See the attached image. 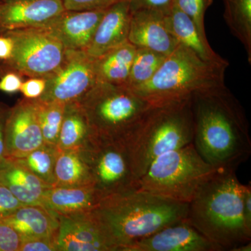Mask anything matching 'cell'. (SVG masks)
Wrapping results in <instances>:
<instances>
[{
  "instance_id": "f1b7e54d",
  "label": "cell",
  "mask_w": 251,
  "mask_h": 251,
  "mask_svg": "<svg viewBox=\"0 0 251 251\" xmlns=\"http://www.w3.org/2000/svg\"><path fill=\"white\" fill-rule=\"evenodd\" d=\"M213 2L214 0H174L173 4L189 16L201 35L206 38L204 18Z\"/></svg>"
},
{
  "instance_id": "484cf974",
  "label": "cell",
  "mask_w": 251,
  "mask_h": 251,
  "mask_svg": "<svg viewBox=\"0 0 251 251\" xmlns=\"http://www.w3.org/2000/svg\"><path fill=\"white\" fill-rule=\"evenodd\" d=\"M58 153L57 146L44 143L26 156L16 158L44 184L52 187L55 185L54 168Z\"/></svg>"
},
{
  "instance_id": "6da1fadb",
  "label": "cell",
  "mask_w": 251,
  "mask_h": 251,
  "mask_svg": "<svg viewBox=\"0 0 251 251\" xmlns=\"http://www.w3.org/2000/svg\"><path fill=\"white\" fill-rule=\"evenodd\" d=\"M191 101L198 152L213 166L236 171L251 153L242 105L226 85L198 91Z\"/></svg>"
},
{
  "instance_id": "7c38bea8",
  "label": "cell",
  "mask_w": 251,
  "mask_h": 251,
  "mask_svg": "<svg viewBox=\"0 0 251 251\" xmlns=\"http://www.w3.org/2000/svg\"><path fill=\"white\" fill-rule=\"evenodd\" d=\"M64 10L62 0H0V36L44 27Z\"/></svg>"
},
{
  "instance_id": "30bf717a",
  "label": "cell",
  "mask_w": 251,
  "mask_h": 251,
  "mask_svg": "<svg viewBox=\"0 0 251 251\" xmlns=\"http://www.w3.org/2000/svg\"><path fill=\"white\" fill-rule=\"evenodd\" d=\"M94 58L83 50H66L59 67L46 79L43 101L69 103L80 100L97 83Z\"/></svg>"
},
{
  "instance_id": "ba28073f",
  "label": "cell",
  "mask_w": 251,
  "mask_h": 251,
  "mask_svg": "<svg viewBox=\"0 0 251 251\" xmlns=\"http://www.w3.org/2000/svg\"><path fill=\"white\" fill-rule=\"evenodd\" d=\"M14 43L9 59L0 61V76L18 73L23 77H47L62 63L66 49L60 41L44 28H27L9 31Z\"/></svg>"
},
{
  "instance_id": "52a82bcc",
  "label": "cell",
  "mask_w": 251,
  "mask_h": 251,
  "mask_svg": "<svg viewBox=\"0 0 251 251\" xmlns=\"http://www.w3.org/2000/svg\"><path fill=\"white\" fill-rule=\"evenodd\" d=\"M99 136L123 141L151 104L126 86L97 82L79 100Z\"/></svg>"
},
{
  "instance_id": "f546056e",
  "label": "cell",
  "mask_w": 251,
  "mask_h": 251,
  "mask_svg": "<svg viewBox=\"0 0 251 251\" xmlns=\"http://www.w3.org/2000/svg\"><path fill=\"white\" fill-rule=\"evenodd\" d=\"M67 10L86 11V10L106 9L112 5L125 0H62Z\"/></svg>"
},
{
  "instance_id": "ac0fdd59",
  "label": "cell",
  "mask_w": 251,
  "mask_h": 251,
  "mask_svg": "<svg viewBox=\"0 0 251 251\" xmlns=\"http://www.w3.org/2000/svg\"><path fill=\"white\" fill-rule=\"evenodd\" d=\"M0 222L11 226L19 234L21 239H57L58 234V216L41 204L23 205Z\"/></svg>"
},
{
  "instance_id": "8992f818",
  "label": "cell",
  "mask_w": 251,
  "mask_h": 251,
  "mask_svg": "<svg viewBox=\"0 0 251 251\" xmlns=\"http://www.w3.org/2000/svg\"><path fill=\"white\" fill-rule=\"evenodd\" d=\"M221 170L206 162L192 143L156 158L137 181V189L189 203L200 188Z\"/></svg>"
},
{
  "instance_id": "836d02e7",
  "label": "cell",
  "mask_w": 251,
  "mask_h": 251,
  "mask_svg": "<svg viewBox=\"0 0 251 251\" xmlns=\"http://www.w3.org/2000/svg\"><path fill=\"white\" fill-rule=\"evenodd\" d=\"M46 85L45 77H29L28 80L23 81L20 92L24 96V98L37 99L44 94Z\"/></svg>"
},
{
  "instance_id": "d6986e66",
  "label": "cell",
  "mask_w": 251,
  "mask_h": 251,
  "mask_svg": "<svg viewBox=\"0 0 251 251\" xmlns=\"http://www.w3.org/2000/svg\"><path fill=\"white\" fill-rule=\"evenodd\" d=\"M165 15L167 27L178 44L191 49L202 60L228 67V61L211 49L207 38L201 35L192 20L176 5H172Z\"/></svg>"
},
{
  "instance_id": "e575fe53",
  "label": "cell",
  "mask_w": 251,
  "mask_h": 251,
  "mask_svg": "<svg viewBox=\"0 0 251 251\" xmlns=\"http://www.w3.org/2000/svg\"><path fill=\"white\" fill-rule=\"evenodd\" d=\"M22 75L16 72H7L0 76V91L6 94L20 92L23 82Z\"/></svg>"
},
{
  "instance_id": "d6a6232c",
  "label": "cell",
  "mask_w": 251,
  "mask_h": 251,
  "mask_svg": "<svg viewBox=\"0 0 251 251\" xmlns=\"http://www.w3.org/2000/svg\"><path fill=\"white\" fill-rule=\"evenodd\" d=\"M57 239L34 238L21 239L18 251H57Z\"/></svg>"
},
{
  "instance_id": "2e32d148",
  "label": "cell",
  "mask_w": 251,
  "mask_h": 251,
  "mask_svg": "<svg viewBox=\"0 0 251 251\" xmlns=\"http://www.w3.org/2000/svg\"><path fill=\"white\" fill-rule=\"evenodd\" d=\"M57 216V251H112L91 212Z\"/></svg>"
},
{
  "instance_id": "9c48e42d",
  "label": "cell",
  "mask_w": 251,
  "mask_h": 251,
  "mask_svg": "<svg viewBox=\"0 0 251 251\" xmlns=\"http://www.w3.org/2000/svg\"><path fill=\"white\" fill-rule=\"evenodd\" d=\"M84 151L94 188L102 198L137 189V179L123 142L100 138L94 146Z\"/></svg>"
},
{
  "instance_id": "3957f363",
  "label": "cell",
  "mask_w": 251,
  "mask_h": 251,
  "mask_svg": "<svg viewBox=\"0 0 251 251\" xmlns=\"http://www.w3.org/2000/svg\"><path fill=\"white\" fill-rule=\"evenodd\" d=\"M244 188L235 171L221 170L188 203L186 219L221 251H234L251 242L243 211Z\"/></svg>"
},
{
  "instance_id": "1f68e13d",
  "label": "cell",
  "mask_w": 251,
  "mask_h": 251,
  "mask_svg": "<svg viewBox=\"0 0 251 251\" xmlns=\"http://www.w3.org/2000/svg\"><path fill=\"white\" fill-rule=\"evenodd\" d=\"M23 204L6 186L0 183V221L12 214Z\"/></svg>"
},
{
  "instance_id": "4fadbf2b",
  "label": "cell",
  "mask_w": 251,
  "mask_h": 251,
  "mask_svg": "<svg viewBox=\"0 0 251 251\" xmlns=\"http://www.w3.org/2000/svg\"><path fill=\"white\" fill-rule=\"evenodd\" d=\"M125 251H221L187 219L163 227Z\"/></svg>"
},
{
  "instance_id": "d4e9b609",
  "label": "cell",
  "mask_w": 251,
  "mask_h": 251,
  "mask_svg": "<svg viewBox=\"0 0 251 251\" xmlns=\"http://www.w3.org/2000/svg\"><path fill=\"white\" fill-rule=\"evenodd\" d=\"M224 18L229 31L244 46L251 64V0H223Z\"/></svg>"
},
{
  "instance_id": "603a6c76",
  "label": "cell",
  "mask_w": 251,
  "mask_h": 251,
  "mask_svg": "<svg viewBox=\"0 0 251 251\" xmlns=\"http://www.w3.org/2000/svg\"><path fill=\"white\" fill-rule=\"evenodd\" d=\"M135 51L136 47L127 41L94 58L97 82L126 85Z\"/></svg>"
},
{
  "instance_id": "f35d334b",
  "label": "cell",
  "mask_w": 251,
  "mask_h": 251,
  "mask_svg": "<svg viewBox=\"0 0 251 251\" xmlns=\"http://www.w3.org/2000/svg\"><path fill=\"white\" fill-rule=\"evenodd\" d=\"M14 49V43L9 36H0V61L6 60L11 57Z\"/></svg>"
},
{
  "instance_id": "8fae6325",
  "label": "cell",
  "mask_w": 251,
  "mask_h": 251,
  "mask_svg": "<svg viewBox=\"0 0 251 251\" xmlns=\"http://www.w3.org/2000/svg\"><path fill=\"white\" fill-rule=\"evenodd\" d=\"M43 144L36 99H21L11 107L6 120L5 156L22 158Z\"/></svg>"
},
{
  "instance_id": "ffe728a7",
  "label": "cell",
  "mask_w": 251,
  "mask_h": 251,
  "mask_svg": "<svg viewBox=\"0 0 251 251\" xmlns=\"http://www.w3.org/2000/svg\"><path fill=\"white\" fill-rule=\"evenodd\" d=\"M0 183L25 205H41L44 192L50 188L17 158L7 156L0 160Z\"/></svg>"
},
{
  "instance_id": "4316f807",
  "label": "cell",
  "mask_w": 251,
  "mask_h": 251,
  "mask_svg": "<svg viewBox=\"0 0 251 251\" xmlns=\"http://www.w3.org/2000/svg\"><path fill=\"white\" fill-rule=\"evenodd\" d=\"M167 55L145 48L136 51L127 82L126 87L133 90L148 82L161 67Z\"/></svg>"
},
{
  "instance_id": "5bb4252c",
  "label": "cell",
  "mask_w": 251,
  "mask_h": 251,
  "mask_svg": "<svg viewBox=\"0 0 251 251\" xmlns=\"http://www.w3.org/2000/svg\"><path fill=\"white\" fill-rule=\"evenodd\" d=\"M106 9H66L42 28L60 41L66 50H85Z\"/></svg>"
},
{
  "instance_id": "7402d4cb",
  "label": "cell",
  "mask_w": 251,
  "mask_h": 251,
  "mask_svg": "<svg viewBox=\"0 0 251 251\" xmlns=\"http://www.w3.org/2000/svg\"><path fill=\"white\" fill-rule=\"evenodd\" d=\"M100 137L78 101L66 104L57 148L64 150H87Z\"/></svg>"
},
{
  "instance_id": "9a60e30c",
  "label": "cell",
  "mask_w": 251,
  "mask_h": 251,
  "mask_svg": "<svg viewBox=\"0 0 251 251\" xmlns=\"http://www.w3.org/2000/svg\"><path fill=\"white\" fill-rule=\"evenodd\" d=\"M166 13L156 9H140L131 11L128 42L136 48H145L168 56L177 41L166 25Z\"/></svg>"
},
{
  "instance_id": "277c9868",
  "label": "cell",
  "mask_w": 251,
  "mask_h": 251,
  "mask_svg": "<svg viewBox=\"0 0 251 251\" xmlns=\"http://www.w3.org/2000/svg\"><path fill=\"white\" fill-rule=\"evenodd\" d=\"M191 97L151 104L122 141L137 181L158 156L193 143L194 122Z\"/></svg>"
},
{
  "instance_id": "d590c367",
  "label": "cell",
  "mask_w": 251,
  "mask_h": 251,
  "mask_svg": "<svg viewBox=\"0 0 251 251\" xmlns=\"http://www.w3.org/2000/svg\"><path fill=\"white\" fill-rule=\"evenodd\" d=\"M174 0H129L130 11L140 9L158 10L166 13L173 4Z\"/></svg>"
},
{
  "instance_id": "74e56055",
  "label": "cell",
  "mask_w": 251,
  "mask_h": 251,
  "mask_svg": "<svg viewBox=\"0 0 251 251\" xmlns=\"http://www.w3.org/2000/svg\"><path fill=\"white\" fill-rule=\"evenodd\" d=\"M243 211L247 227L251 230V186L244 185L243 193Z\"/></svg>"
},
{
  "instance_id": "44dd1931",
  "label": "cell",
  "mask_w": 251,
  "mask_h": 251,
  "mask_svg": "<svg viewBox=\"0 0 251 251\" xmlns=\"http://www.w3.org/2000/svg\"><path fill=\"white\" fill-rule=\"evenodd\" d=\"M101 195L94 186L80 187L48 188L43 196L41 205L57 215H73L92 212L97 207Z\"/></svg>"
},
{
  "instance_id": "cb8c5ba5",
  "label": "cell",
  "mask_w": 251,
  "mask_h": 251,
  "mask_svg": "<svg viewBox=\"0 0 251 251\" xmlns=\"http://www.w3.org/2000/svg\"><path fill=\"white\" fill-rule=\"evenodd\" d=\"M54 186H94L90 164L83 150L59 151L54 168Z\"/></svg>"
},
{
  "instance_id": "5b68a950",
  "label": "cell",
  "mask_w": 251,
  "mask_h": 251,
  "mask_svg": "<svg viewBox=\"0 0 251 251\" xmlns=\"http://www.w3.org/2000/svg\"><path fill=\"white\" fill-rule=\"evenodd\" d=\"M227 67L202 60L179 44L148 82L131 90L151 104L182 100L198 91L226 85Z\"/></svg>"
},
{
  "instance_id": "e0dca14e",
  "label": "cell",
  "mask_w": 251,
  "mask_h": 251,
  "mask_svg": "<svg viewBox=\"0 0 251 251\" xmlns=\"http://www.w3.org/2000/svg\"><path fill=\"white\" fill-rule=\"evenodd\" d=\"M130 16L129 0L120 1L105 10L90 45L85 50L87 53L97 58L128 41Z\"/></svg>"
},
{
  "instance_id": "7a4b0ae2",
  "label": "cell",
  "mask_w": 251,
  "mask_h": 251,
  "mask_svg": "<svg viewBox=\"0 0 251 251\" xmlns=\"http://www.w3.org/2000/svg\"><path fill=\"white\" fill-rule=\"evenodd\" d=\"M188 203L134 189L104 197L91 212L112 251L187 219Z\"/></svg>"
},
{
  "instance_id": "83f0119b",
  "label": "cell",
  "mask_w": 251,
  "mask_h": 251,
  "mask_svg": "<svg viewBox=\"0 0 251 251\" xmlns=\"http://www.w3.org/2000/svg\"><path fill=\"white\" fill-rule=\"evenodd\" d=\"M38 116L44 143L57 146L64 118L65 103L36 99Z\"/></svg>"
},
{
  "instance_id": "8d00e7d4",
  "label": "cell",
  "mask_w": 251,
  "mask_h": 251,
  "mask_svg": "<svg viewBox=\"0 0 251 251\" xmlns=\"http://www.w3.org/2000/svg\"><path fill=\"white\" fill-rule=\"evenodd\" d=\"M11 107L0 101V160L5 156V128Z\"/></svg>"
},
{
  "instance_id": "4dcf8cb0",
  "label": "cell",
  "mask_w": 251,
  "mask_h": 251,
  "mask_svg": "<svg viewBox=\"0 0 251 251\" xmlns=\"http://www.w3.org/2000/svg\"><path fill=\"white\" fill-rule=\"evenodd\" d=\"M21 238L9 225L0 222V251H18Z\"/></svg>"
}]
</instances>
